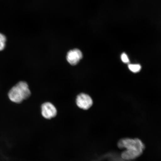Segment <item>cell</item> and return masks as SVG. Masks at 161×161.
Listing matches in <instances>:
<instances>
[{
    "label": "cell",
    "instance_id": "obj_4",
    "mask_svg": "<svg viewBox=\"0 0 161 161\" xmlns=\"http://www.w3.org/2000/svg\"><path fill=\"white\" fill-rule=\"evenodd\" d=\"M41 109L42 116L46 119H51L57 115V109L55 106L50 102H46L42 104Z\"/></svg>",
    "mask_w": 161,
    "mask_h": 161
},
{
    "label": "cell",
    "instance_id": "obj_6",
    "mask_svg": "<svg viewBox=\"0 0 161 161\" xmlns=\"http://www.w3.org/2000/svg\"><path fill=\"white\" fill-rule=\"evenodd\" d=\"M129 69L134 73H137L140 71L142 68L141 66L138 64H130L128 66Z\"/></svg>",
    "mask_w": 161,
    "mask_h": 161
},
{
    "label": "cell",
    "instance_id": "obj_2",
    "mask_svg": "<svg viewBox=\"0 0 161 161\" xmlns=\"http://www.w3.org/2000/svg\"><path fill=\"white\" fill-rule=\"evenodd\" d=\"M31 95V92L27 83L20 81L14 86L9 91V98L12 102L17 103H21Z\"/></svg>",
    "mask_w": 161,
    "mask_h": 161
},
{
    "label": "cell",
    "instance_id": "obj_8",
    "mask_svg": "<svg viewBox=\"0 0 161 161\" xmlns=\"http://www.w3.org/2000/svg\"><path fill=\"white\" fill-rule=\"evenodd\" d=\"M121 59L124 63L127 64L130 62V59H129L127 55L125 53L122 54L121 56Z\"/></svg>",
    "mask_w": 161,
    "mask_h": 161
},
{
    "label": "cell",
    "instance_id": "obj_5",
    "mask_svg": "<svg viewBox=\"0 0 161 161\" xmlns=\"http://www.w3.org/2000/svg\"><path fill=\"white\" fill-rule=\"evenodd\" d=\"M83 57L82 52L77 49L70 50L66 55V60L70 65L75 66L79 63Z\"/></svg>",
    "mask_w": 161,
    "mask_h": 161
},
{
    "label": "cell",
    "instance_id": "obj_1",
    "mask_svg": "<svg viewBox=\"0 0 161 161\" xmlns=\"http://www.w3.org/2000/svg\"><path fill=\"white\" fill-rule=\"evenodd\" d=\"M118 147L125 149L121 154L122 158L126 160L135 159L142 155L145 148L144 144L137 138H123L118 141Z\"/></svg>",
    "mask_w": 161,
    "mask_h": 161
},
{
    "label": "cell",
    "instance_id": "obj_7",
    "mask_svg": "<svg viewBox=\"0 0 161 161\" xmlns=\"http://www.w3.org/2000/svg\"><path fill=\"white\" fill-rule=\"evenodd\" d=\"M6 38L3 34L0 33V51L4 49L5 46Z\"/></svg>",
    "mask_w": 161,
    "mask_h": 161
},
{
    "label": "cell",
    "instance_id": "obj_3",
    "mask_svg": "<svg viewBox=\"0 0 161 161\" xmlns=\"http://www.w3.org/2000/svg\"><path fill=\"white\" fill-rule=\"evenodd\" d=\"M76 104L79 108L86 110L91 107L93 104V101L92 98L88 94L81 93L76 97Z\"/></svg>",
    "mask_w": 161,
    "mask_h": 161
}]
</instances>
